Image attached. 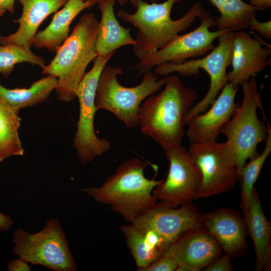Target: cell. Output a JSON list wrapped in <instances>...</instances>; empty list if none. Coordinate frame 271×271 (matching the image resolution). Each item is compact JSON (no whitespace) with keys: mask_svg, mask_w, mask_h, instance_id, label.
<instances>
[{"mask_svg":"<svg viewBox=\"0 0 271 271\" xmlns=\"http://www.w3.org/2000/svg\"><path fill=\"white\" fill-rule=\"evenodd\" d=\"M164 89L142 103L138 115L141 131L159 144L165 152L182 145L185 136L183 118L194 105L197 93L179 77L166 76Z\"/></svg>","mask_w":271,"mask_h":271,"instance_id":"6da1fadb","label":"cell"},{"mask_svg":"<svg viewBox=\"0 0 271 271\" xmlns=\"http://www.w3.org/2000/svg\"><path fill=\"white\" fill-rule=\"evenodd\" d=\"M182 0H166L149 4L143 0H129L137 10L134 13L120 9L117 16L138 29L133 46L134 55L142 59L164 47L179 33L189 28L204 11L202 4L196 2L182 18L173 20L174 5Z\"/></svg>","mask_w":271,"mask_h":271,"instance_id":"7a4b0ae2","label":"cell"},{"mask_svg":"<svg viewBox=\"0 0 271 271\" xmlns=\"http://www.w3.org/2000/svg\"><path fill=\"white\" fill-rule=\"evenodd\" d=\"M147 164L133 158L121 164L115 173L99 187L82 189L97 202L108 205L128 223L154 206L153 191L164 179H149L145 175Z\"/></svg>","mask_w":271,"mask_h":271,"instance_id":"3957f363","label":"cell"},{"mask_svg":"<svg viewBox=\"0 0 271 271\" xmlns=\"http://www.w3.org/2000/svg\"><path fill=\"white\" fill-rule=\"evenodd\" d=\"M98 24L93 13L83 15L53 59L42 69L43 74L57 78L55 90L59 100L70 102L76 98L87 66L97 56L95 46Z\"/></svg>","mask_w":271,"mask_h":271,"instance_id":"277c9868","label":"cell"},{"mask_svg":"<svg viewBox=\"0 0 271 271\" xmlns=\"http://www.w3.org/2000/svg\"><path fill=\"white\" fill-rule=\"evenodd\" d=\"M240 85L243 93L241 103L220 130L232 150L239 180L241 171L247 161L259 154L258 145L265 142L271 131L267 119L265 125L257 115L258 108L262 107L256 79L252 77Z\"/></svg>","mask_w":271,"mask_h":271,"instance_id":"5b68a950","label":"cell"},{"mask_svg":"<svg viewBox=\"0 0 271 271\" xmlns=\"http://www.w3.org/2000/svg\"><path fill=\"white\" fill-rule=\"evenodd\" d=\"M123 70L106 65L100 75L95 94L96 106L114 114L129 128L138 125V115L142 102L159 91L166 83V76L158 80L152 71L143 75L142 81L133 87H125L117 80Z\"/></svg>","mask_w":271,"mask_h":271,"instance_id":"8992f818","label":"cell"},{"mask_svg":"<svg viewBox=\"0 0 271 271\" xmlns=\"http://www.w3.org/2000/svg\"><path fill=\"white\" fill-rule=\"evenodd\" d=\"M235 33L229 31L220 35L217 38V46L201 58L180 63H167L155 67L154 73L163 76L174 73L184 76L197 75L200 69L204 70L209 75L210 85L208 91L185 114L183 118L185 125L192 117L206 111L227 83V68L231 63Z\"/></svg>","mask_w":271,"mask_h":271,"instance_id":"52a82bcc","label":"cell"},{"mask_svg":"<svg viewBox=\"0 0 271 271\" xmlns=\"http://www.w3.org/2000/svg\"><path fill=\"white\" fill-rule=\"evenodd\" d=\"M12 242L13 253L31 264L41 265L53 271L77 269L65 233L56 218L47 220L43 228L36 233L16 229Z\"/></svg>","mask_w":271,"mask_h":271,"instance_id":"ba28073f","label":"cell"},{"mask_svg":"<svg viewBox=\"0 0 271 271\" xmlns=\"http://www.w3.org/2000/svg\"><path fill=\"white\" fill-rule=\"evenodd\" d=\"M114 54L97 56L93 59L91 69L85 73L77 91L79 114L73 146L82 165L102 156L111 148L109 141L97 137L94 123L95 113L98 110L95 104L98 80L102 70Z\"/></svg>","mask_w":271,"mask_h":271,"instance_id":"9c48e42d","label":"cell"},{"mask_svg":"<svg viewBox=\"0 0 271 271\" xmlns=\"http://www.w3.org/2000/svg\"><path fill=\"white\" fill-rule=\"evenodd\" d=\"M188 150L202 177L194 200L228 192L239 180L233 154L226 141L191 143Z\"/></svg>","mask_w":271,"mask_h":271,"instance_id":"30bf717a","label":"cell"},{"mask_svg":"<svg viewBox=\"0 0 271 271\" xmlns=\"http://www.w3.org/2000/svg\"><path fill=\"white\" fill-rule=\"evenodd\" d=\"M200 24L194 30L184 35H178L164 47L142 59L131 69L138 71V75L159 65L167 63H180L188 59L203 57L215 47L214 41L227 30L211 31L216 26V20L205 11L198 17Z\"/></svg>","mask_w":271,"mask_h":271,"instance_id":"8fae6325","label":"cell"},{"mask_svg":"<svg viewBox=\"0 0 271 271\" xmlns=\"http://www.w3.org/2000/svg\"><path fill=\"white\" fill-rule=\"evenodd\" d=\"M165 152L169 162L168 173L152 193L162 204L176 208L194 200L201 174L188 150L182 145Z\"/></svg>","mask_w":271,"mask_h":271,"instance_id":"7c38bea8","label":"cell"},{"mask_svg":"<svg viewBox=\"0 0 271 271\" xmlns=\"http://www.w3.org/2000/svg\"><path fill=\"white\" fill-rule=\"evenodd\" d=\"M202 215L192 202L184 203L178 208L157 202L131 223L142 230L150 231L157 235L165 252L186 232L202 227Z\"/></svg>","mask_w":271,"mask_h":271,"instance_id":"4fadbf2b","label":"cell"},{"mask_svg":"<svg viewBox=\"0 0 271 271\" xmlns=\"http://www.w3.org/2000/svg\"><path fill=\"white\" fill-rule=\"evenodd\" d=\"M222 251L216 240L204 228L198 227L184 234L164 254L177 262L176 271H199L220 256Z\"/></svg>","mask_w":271,"mask_h":271,"instance_id":"5bb4252c","label":"cell"},{"mask_svg":"<svg viewBox=\"0 0 271 271\" xmlns=\"http://www.w3.org/2000/svg\"><path fill=\"white\" fill-rule=\"evenodd\" d=\"M238 88L227 83L208 111L195 115L186 123V134L191 143L216 141L223 126L237 110L235 101Z\"/></svg>","mask_w":271,"mask_h":271,"instance_id":"9a60e30c","label":"cell"},{"mask_svg":"<svg viewBox=\"0 0 271 271\" xmlns=\"http://www.w3.org/2000/svg\"><path fill=\"white\" fill-rule=\"evenodd\" d=\"M201 227L231 258L241 257L247 249V228L243 217L233 209L222 208L202 215Z\"/></svg>","mask_w":271,"mask_h":271,"instance_id":"2e32d148","label":"cell"},{"mask_svg":"<svg viewBox=\"0 0 271 271\" xmlns=\"http://www.w3.org/2000/svg\"><path fill=\"white\" fill-rule=\"evenodd\" d=\"M252 37L242 30L235 33L232 52L231 70L227 82L235 88L261 72L269 63L270 48L263 46L261 39Z\"/></svg>","mask_w":271,"mask_h":271,"instance_id":"e0dca14e","label":"cell"},{"mask_svg":"<svg viewBox=\"0 0 271 271\" xmlns=\"http://www.w3.org/2000/svg\"><path fill=\"white\" fill-rule=\"evenodd\" d=\"M22 13L13 22L19 24L17 31L8 36L0 35V44L14 45L31 50L34 37L42 22L63 7L68 0H17Z\"/></svg>","mask_w":271,"mask_h":271,"instance_id":"ac0fdd59","label":"cell"},{"mask_svg":"<svg viewBox=\"0 0 271 271\" xmlns=\"http://www.w3.org/2000/svg\"><path fill=\"white\" fill-rule=\"evenodd\" d=\"M96 4L93 1L68 0L63 8L55 14L49 25L37 32L32 46L56 53L70 35V26L74 19L82 11Z\"/></svg>","mask_w":271,"mask_h":271,"instance_id":"d6986e66","label":"cell"},{"mask_svg":"<svg viewBox=\"0 0 271 271\" xmlns=\"http://www.w3.org/2000/svg\"><path fill=\"white\" fill-rule=\"evenodd\" d=\"M115 2L116 0H101L98 3L101 17L95 46L97 56L115 53L120 47L133 46L136 43L130 35V29L123 27L117 20L114 12Z\"/></svg>","mask_w":271,"mask_h":271,"instance_id":"ffe728a7","label":"cell"},{"mask_svg":"<svg viewBox=\"0 0 271 271\" xmlns=\"http://www.w3.org/2000/svg\"><path fill=\"white\" fill-rule=\"evenodd\" d=\"M248 235L254 244L256 263L255 270H268L270 269L271 225L266 218L257 190L254 187L249 208L244 218Z\"/></svg>","mask_w":271,"mask_h":271,"instance_id":"44dd1931","label":"cell"},{"mask_svg":"<svg viewBox=\"0 0 271 271\" xmlns=\"http://www.w3.org/2000/svg\"><path fill=\"white\" fill-rule=\"evenodd\" d=\"M57 78L47 75L28 88L9 89L0 83V102L17 110L34 106L44 102L55 89Z\"/></svg>","mask_w":271,"mask_h":271,"instance_id":"7402d4cb","label":"cell"},{"mask_svg":"<svg viewBox=\"0 0 271 271\" xmlns=\"http://www.w3.org/2000/svg\"><path fill=\"white\" fill-rule=\"evenodd\" d=\"M19 110L0 102V162L13 156H23L19 135L21 117Z\"/></svg>","mask_w":271,"mask_h":271,"instance_id":"603a6c76","label":"cell"},{"mask_svg":"<svg viewBox=\"0 0 271 271\" xmlns=\"http://www.w3.org/2000/svg\"><path fill=\"white\" fill-rule=\"evenodd\" d=\"M122 225L120 229L133 258L137 270L141 271L164 254V252L154 243L148 235L132 223Z\"/></svg>","mask_w":271,"mask_h":271,"instance_id":"cb8c5ba5","label":"cell"},{"mask_svg":"<svg viewBox=\"0 0 271 271\" xmlns=\"http://www.w3.org/2000/svg\"><path fill=\"white\" fill-rule=\"evenodd\" d=\"M259 11L242 0H225L216 20L217 30L240 31L248 28L251 18Z\"/></svg>","mask_w":271,"mask_h":271,"instance_id":"d4e9b609","label":"cell"},{"mask_svg":"<svg viewBox=\"0 0 271 271\" xmlns=\"http://www.w3.org/2000/svg\"><path fill=\"white\" fill-rule=\"evenodd\" d=\"M265 147L260 154L249 160L242 169L240 180L241 181V203L240 206L242 210L244 218L248 212L252 197L254 184L266 159L271 152V131L265 142Z\"/></svg>","mask_w":271,"mask_h":271,"instance_id":"484cf974","label":"cell"},{"mask_svg":"<svg viewBox=\"0 0 271 271\" xmlns=\"http://www.w3.org/2000/svg\"><path fill=\"white\" fill-rule=\"evenodd\" d=\"M28 63L37 65L43 69L46 66L43 58L32 52L14 45L0 44V74L5 77L9 76L15 66L20 63Z\"/></svg>","mask_w":271,"mask_h":271,"instance_id":"4316f807","label":"cell"},{"mask_svg":"<svg viewBox=\"0 0 271 271\" xmlns=\"http://www.w3.org/2000/svg\"><path fill=\"white\" fill-rule=\"evenodd\" d=\"M177 267L178 264L173 258L163 254L141 271H174Z\"/></svg>","mask_w":271,"mask_h":271,"instance_id":"83f0119b","label":"cell"},{"mask_svg":"<svg viewBox=\"0 0 271 271\" xmlns=\"http://www.w3.org/2000/svg\"><path fill=\"white\" fill-rule=\"evenodd\" d=\"M248 28L256 32L264 38L269 40L271 38V21L260 22L253 16L249 23Z\"/></svg>","mask_w":271,"mask_h":271,"instance_id":"f1b7e54d","label":"cell"},{"mask_svg":"<svg viewBox=\"0 0 271 271\" xmlns=\"http://www.w3.org/2000/svg\"><path fill=\"white\" fill-rule=\"evenodd\" d=\"M205 271L233 270L231 257L227 254L220 255L205 268Z\"/></svg>","mask_w":271,"mask_h":271,"instance_id":"f546056e","label":"cell"},{"mask_svg":"<svg viewBox=\"0 0 271 271\" xmlns=\"http://www.w3.org/2000/svg\"><path fill=\"white\" fill-rule=\"evenodd\" d=\"M25 259L19 257L10 261L7 269L9 271H30L32 265Z\"/></svg>","mask_w":271,"mask_h":271,"instance_id":"4dcf8cb0","label":"cell"},{"mask_svg":"<svg viewBox=\"0 0 271 271\" xmlns=\"http://www.w3.org/2000/svg\"><path fill=\"white\" fill-rule=\"evenodd\" d=\"M14 224L11 218L0 212V230L6 231L10 229Z\"/></svg>","mask_w":271,"mask_h":271,"instance_id":"1f68e13d","label":"cell"},{"mask_svg":"<svg viewBox=\"0 0 271 271\" xmlns=\"http://www.w3.org/2000/svg\"><path fill=\"white\" fill-rule=\"evenodd\" d=\"M251 6L259 9V11L268 9L271 7V0H248Z\"/></svg>","mask_w":271,"mask_h":271,"instance_id":"d6a6232c","label":"cell"},{"mask_svg":"<svg viewBox=\"0 0 271 271\" xmlns=\"http://www.w3.org/2000/svg\"><path fill=\"white\" fill-rule=\"evenodd\" d=\"M16 0H0V7L4 8L12 14L15 13V3Z\"/></svg>","mask_w":271,"mask_h":271,"instance_id":"836d02e7","label":"cell"},{"mask_svg":"<svg viewBox=\"0 0 271 271\" xmlns=\"http://www.w3.org/2000/svg\"><path fill=\"white\" fill-rule=\"evenodd\" d=\"M220 12L225 0H208Z\"/></svg>","mask_w":271,"mask_h":271,"instance_id":"e575fe53","label":"cell"},{"mask_svg":"<svg viewBox=\"0 0 271 271\" xmlns=\"http://www.w3.org/2000/svg\"><path fill=\"white\" fill-rule=\"evenodd\" d=\"M128 1L129 0H116V2H117L120 5H123Z\"/></svg>","mask_w":271,"mask_h":271,"instance_id":"d590c367","label":"cell"},{"mask_svg":"<svg viewBox=\"0 0 271 271\" xmlns=\"http://www.w3.org/2000/svg\"><path fill=\"white\" fill-rule=\"evenodd\" d=\"M6 12V11L3 8L0 7V17L3 16Z\"/></svg>","mask_w":271,"mask_h":271,"instance_id":"8d00e7d4","label":"cell"},{"mask_svg":"<svg viewBox=\"0 0 271 271\" xmlns=\"http://www.w3.org/2000/svg\"><path fill=\"white\" fill-rule=\"evenodd\" d=\"M79 1H93V2H96V3H98L101 0H79Z\"/></svg>","mask_w":271,"mask_h":271,"instance_id":"74e56055","label":"cell"},{"mask_svg":"<svg viewBox=\"0 0 271 271\" xmlns=\"http://www.w3.org/2000/svg\"><path fill=\"white\" fill-rule=\"evenodd\" d=\"M149 1H151V2H155V1H157V0H149Z\"/></svg>","mask_w":271,"mask_h":271,"instance_id":"f35d334b","label":"cell"}]
</instances>
